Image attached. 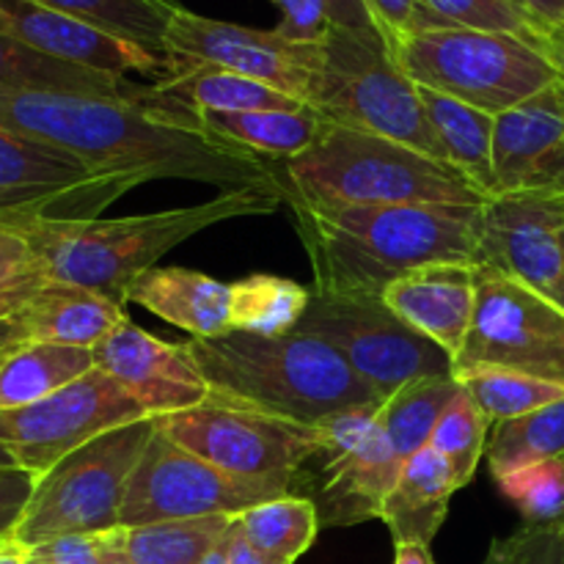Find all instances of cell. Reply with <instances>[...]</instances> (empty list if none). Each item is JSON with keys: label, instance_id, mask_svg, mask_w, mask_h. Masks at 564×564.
<instances>
[{"label": "cell", "instance_id": "cell-1", "mask_svg": "<svg viewBox=\"0 0 564 564\" xmlns=\"http://www.w3.org/2000/svg\"><path fill=\"white\" fill-rule=\"evenodd\" d=\"M0 127L58 147L108 174L138 182L187 180L224 191L281 185L270 160L209 135L196 121L132 97L72 91H0Z\"/></svg>", "mask_w": 564, "mask_h": 564}, {"label": "cell", "instance_id": "cell-2", "mask_svg": "<svg viewBox=\"0 0 564 564\" xmlns=\"http://www.w3.org/2000/svg\"><path fill=\"white\" fill-rule=\"evenodd\" d=\"M308 253L314 292L375 295L435 262L474 264V218L460 204H339L284 193Z\"/></svg>", "mask_w": 564, "mask_h": 564}, {"label": "cell", "instance_id": "cell-3", "mask_svg": "<svg viewBox=\"0 0 564 564\" xmlns=\"http://www.w3.org/2000/svg\"><path fill=\"white\" fill-rule=\"evenodd\" d=\"M284 204V191L246 187L224 191L209 202L163 209L132 218L39 220L17 226L33 251V262L47 281L86 290L127 303V286L143 270L191 240L198 231L231 218L270 215Z\"/></svg>", "mask_w": 564, "mask_h": 564}, {"label": "cell", "instance_id": "cell-4", "mask_svg": "<svg viewBox=\"0 0 564 564\" xmlns=\"http://www.w3.org/2000/svg\"><path fill=\"white\" fill-rule=\"evenodd\" d=\"M182 350L207 380L209 402L220 405L319 427L352 408L383 402L328 341L301 330L284 336L229 330L182 341Z\"/></svg>", "mask_w": 564, "mask_h": 564}, {"label": "cell", "instance_id": "cell-5", "mask_svg": "<svg viewBox=\"0 0 564 564\" xmlns=\"http://www.w3.org/2000/svg\"><path fill=\"white\" fill-rule=\"evenodd\" d=\"M284 193L339 204H460L482 207L485 193L444 160L383 135L325 121L317 141L281 169Z\"/></svg>", "mask_w": 564, "mask_h": 564}, {"label": "cell", "instance_id": "cell-6", "mask_svg": "<svg viewBox=\"0 0 564 564\" xmlns=\"http://www.w3.org/2000/svg\"><path fill=\"white\" fill-rule=\"evenodd\" d=\"M397 64L416 86L499 116L562 80L545 44L505 31L433 28L400 44Z\"/></svg>", "mask_w": 564, "mask_h": 564}, {"label": "cell", "instance_id": "cell-7", "mask_svg": "<svg viewBox=\"0 0 564 564\" xmlns=\"http://www.w3.org/2000/svg\"><path fill=\"white\" fill-rule=\"evenodd\" d=\"M308 108L317 110L328 124L391 138L444 160L430 130L419 86L402 72L378 31L330 28Z\"/></svg>", "mask_w": 564, "mask_h": 564}, {"label": "cell", "instance_id": "cell-8", "mask_svg": "<svg viewBox=\"0 0 564 564\" xmlns=\"http://www.w3.org/2000/svg\"><path fill=\"white\" fill-rule=\"evenodd\" d=\"M158 424L160 416L121 424L55 463L36 479L11 540L31 551L69 534H105L119 527L130 474Z\"/></svg>", "mask_w": 564, "mask_h": 564}, {"label": "cell", "instance_id": "cell-9", "mask_svg": "<svg viewBox=\"0 0 564 564\" xmlns=\"http://www.w3.org/2000/svg\"><path fill=\"white\" fill-rule=\"evenodd\" d=\"M380 405L352 408L319 424L317 449L297 474L292 496L312 499L323 527H356L380 518L400 479L405 460L380 424Z\"/></svg>", "mask_w": 564, "mask_h": 564}, {"label": "cell", "instance_id": "cell-10", "mask_svg": "<svg viewBox=\"0 0 564 564\" xmlns=\"http://www.w3.org/2000/svg\"><path fill=\"white\" fill-rule=\"evenodd\" d=\"M295 330L328 341L380 400H389L413 380L455 375V361L402 323L383 297L312 290V303Z\"/></svg>", "mask_w": 564, "mask_h": 564}, {"label": "cell", "instance_id": "cell-11", "mask_svg": "<svg viewBox=\"0 0 564 564\" xmlns=\"http://www.w3.org/2000/svg\"><path fill=\"white\" fill-rule=\"evenodd\" d=\"M160 430L220 471L275 485L290 496L319 441V427L220 402L160 416Z\"/></svg>", "mask_w": 564, "mask_h": 564}, {"label": "cell", "instance_id": "cell-12", "mask_svg": "<svg viewBox=\"0 0 564 564\" xmlns=\"http://www.w3.org/2000/svg\"><path fill=\"white\" fill-rule=\"evenodd\" d=\"M471 369H510L564 389V312L505 273L477 268V306L455 375Z\"/></svg>", "mask_w": 564, "mask_h": 564}, {"label": "cell", "instance_id": "cell-13", "mask_svg": "<svg viewBox=\"0 0 564 564\" xmlns=\"http://www.w3.org/2000/svg\"><path fill=\"white\" fill-rule=\"evenodd\" d=\"M132 187L138 182L0 127V226L99 218Z\"/></svg>", "mask_w": 564, "mask_h": 564}, {"label": "cell", "instance_id": "cell-14", "mask_svg": "<svg viewBox=\"0 0 564 564\" xmlns=\"http://www.w3.org/2000/svg\"><path fill=\"white\" fill-rule=\"evenodd\" d=\"M290 496L275 485L248 482L220 471L174 444L160 430L143 449L127 482L119 527H149L160 521H185L202 516H242L251 507Z\"/></svg>", "mask_w": 564, "mask_h": 564}, {"label": "cell", "instance_id": "cell-15", "mask_svg": "<svg viewBox=\"0 0 564 564\" xmlns=\"http://www.w3.org/2000/svg\"><path fill=\"white\" fill-rule=\"evenodd\" d=\"M138 419H147V411L110 375L91 369L33 405L0 411V446L17 466L42 477L97 435Z\"/></svg>", "mask_w": 564, "mask_h": 564}, {"label": "cell", "instance_id": "cell-16", "mask_svg": "<svg viewBox=\"0 0 564 564\" xmlns=\"http://www.w3.org/2000/svg\"><path fill=\"white\" fill-rule=\"evenodd\" d=\"M477 268L529 286L564 312V193H496L474 218Z\"/></svg>", "mask_w": 564, "mask_h": 564}, {"label": "cell", "instance_id": "cell-17", "mask_svg": "<svg viewBox=\"0 0 564 564\" xmlns=\"http://www.w3.org/2000/svg\"><path fill=\"white\" fill-rule=\"evenodd\" d=\"M169 66H218L251 80L268 83L308 105L314 77L323 61V44L286 42L279 31L209 20L187 9H176L165 31Z\"/></svg>", "mask_w": 564, "mask_h": 564}, {"label": "cell", "instance_id": "cell-18", "mask_svg": "<svg viewBox=\"0 0 564 564\" xmlns=\"http://www.w3.org/2000/svg\"><path fill=\"white\" fill-rule=\"evenodd\" d=\"M94 367L116 380L147 416L191 411L209 402V386L182 345H169L130 323L94 347Z\"/></svg>", "mask_w": 564, "mask_h": 564}, {"label": "cell", "instance_id": "cell-19", "mask_svg": "<svg viewBox=\"0 0 564 564\" xmlns=\"http://www.w3.org/2000/svg\"><path fill=\"white\" fill-rule=\"evenodd\" d=\"M494 185L496 193H564V77L496 116Z\"/></svg>", "mask_w": 564, "mask_h": 564}, {"label": "cell", "instance_id": "cell-20", "mask_svg": "<svg viewBox=\"0 0 564 564\" xmlns=\"http://www.w3.org/2000/svg\"><path fill=\"white\" fill-rule=\"evenodd\" d=\"M0 31L36 53L83 66V69L102 72V75L124 77L130 72H138V75L169 72V64L149 50L64 11L47 9L36 0H0Z\"/></svg>", "mask_w": 564, "mask_h": 564}, {"label": "cell", "instance_id": "cell-21", "mask_svg": "<svg viewBox=\"0 0 564 564\" xmlns=\"http://www.w3.org/2000/svg\"><path fill=\"white\" fill-rule=\"evenodd\" d=\"M383 301L402 323L441 347L455 361L468 339L477 306V268L435 262L391 281Z\"/></svg>", "mask_w": 564, "mask_h": 564}, {"label": "cell", "instance_id": "cell-22", "mask_svg": "<svg viewBox=\"0 0 564 564\" xmlns=\"http://www.w3.org/2000/svg\"><path fill=\"white\" fill-rule=\"evenodd\" d=\"M127 303L143 306L191 339L231 330V284L187 268H149L127 286Z\"/></svg>", "mask_w": 564, "mask_h": 564}, {"label": "cell", "instance_id": "cell-23", "mask_svg": "<svg viewBox=\"0 0 564 564\" xmlns=\"http://www.w3.org/2000/svg\"><path fill=\"white\" fill-rule=\"evenodd\" d=\"M127 319L124 303L75 284L47 281L14 317L22 345H66L94 350Z\"/></svg>", "mask_w": 564, "mask_h": 564}, {"label": "cell", "instance_id": "cell-24", "mask_svg": "<svg viewBox=\"0 0 564 564\" xmlns=\"http://www.w3.org/2000/svg\"><path fill=\"white\" fill-rule=\"evenodd\" d=\"M455 490L449 463L433 446H424L402 466L400 479L380 512V521L389 527L394 543L430 545L449 512V499Z\"/></svg>", "mask_w": 564, "mask_h": 564}, {"label": "cell", "instance_id": "cell-25", "mask_svg": "<svg viewBox=\"0 0 564 564\" xmlns=\"http://www.w3.org/2000/svg\"><path fill=\"white\" fill-rule=\"evenodd\" d=\"M430 130L452 169L471 180L485 196H494V121L496 116L455 97L419 86Z\"/></svg>", "mask_w": 564, "mask_h": 564}, {"label": "cell", "instance_id": "cell-26", "mask_svg": "<svg viewBox=\"0 0 564 564\" xmlns=\"http://www.w3.org/2000/svg\"><path fill=\"white\" fill-rule=\"evenodd\" d=\"M220 141L240 147L262 160H292L306 152L323 132L325 119L314 108L248 110V113L187 116Z\"/></svg>", "mask_w": 564, "mask_h": 564}, {"label": "cell", "instance_id": "cell-27", "mask_svg": "<svg viewBox=\"0 0 564 564\" xmlns=\"http://www.w3.org/2000/svg\"><path fill=\"white\" fill-rule=\"evenodd\" d=\"M94 367V352L83 347L25 341L0 358V411L33 405L80 380Z\"/></svg>", "mask_w": 564, "mask_h": 564}, {"label": "cell", "instance_id": "cell-28", "mask_svg": "<svg viewBox=\"0 0 564 564\" xmlns=\"http://www.w3.org/2000/svg\"><path fill=\"white\" fill-rule=\"evenodd\" d=\"M235 521V516H202L149 527H116L105 534L132 564H202Z\"/></svg>", "mask_w": 564, "mask_h": 564}, {"label": "cell", "instance_id": "cell-29", "mask_svg": "<svg viewBox=\"0 0 564 564\" xmlns=\"http://www.w3.org/2000/svg\"><path fill=\"white\" fill-rule=\"evenodd\" d=\"M0 91H72L97 94V97L138 94L135 88H127L124 77L55 61L3 31H0Z\"/></svg>", "mask_w": 564, "mask_h": 564}, {"label": "cell", "instance_id": "cell-30", "mask_svg": "<svg viewBox=\"0 0 564 564\" xmlns=\"http://www.w3.org/2000/svg\"><path fill=\"white\" fill-rule=\"evenodd\" d=\"M312 290L281 275L257 273L231 284V330L284 336L301 325Z\"/></svg>", "mask_w": 564, "mask_h": 564}, {"label": "cell", "instance_id": "cell-31", "mask_svg": "<svg viewBox=\"0 0 564 564\" xmlns=\"http://www.w3.org/2000/svg\"><path fill=\"white\" fill-rule=\"evenodd\" d=\"M319 527L317 507L303 496H281L237 516V529L246 543L268 560L284 564H292L312 549Z\"/></svg>", "mask_w": 564, "mask_h": 564}, {"label": "cell", "instance_id": "cell-32", "mask_svg": "<svg viewBox=\"0 0 564 564\" xmlns=\"http://www.w3.org/2000/svg\"><path fill=\"white\" fill-rule=\"evenodd\" d=\"M460 391L455 375H435V378L413 380L380 405V424L389 435L391 446L402 460L413 457L430 446L433 430L444 416L446 405Z\"/></svg>", "mask_w": 564, "mask_h": 564}, {"label": "cell", "instance_id": "cell-33", "mask_svg": "<svg viewBox=\"0 0 564 564\" xmlns=\"http://www.w3.org/2000/svg\"><path fill=\"white\" fill-rule=\"evenodd\" d=\"M36 3L127 39L169 64L165 31L174 11L180 9L176 0H36Z\"/></svg>", "mask_w": 564, "mask_h": 564}, {"label": "cell", "instance_id": "cell-34", "mask_svg": "<svg viewBox=\"0 0 564 564\" xmlns=\"http://www.w3.org/2000/svg\"><path fill=\"white\" fill-rule=\"evenodd\" d=\"M488 466L494 477L521 471L534 463L564 455V397L527 416L496 422L488 441Z\"/></svg>", "mask_w": 564, "mask_h": 564}, {"label": "cell", "instance_id": "cell-35", "mask_svg": "<svg viewBox=\"0 0 564 564\" xmlns=\"http://www.w3.org/2000/svg\"><path fill=\"white\" fill-rule=\"evenodd\" d=\"M455 378L494 424L527 416V413L564 397L562 386L532 378V375L510 372V369H471V372H460Z\"/></svg>", "mask_w": 564, "mask_h": 564}, {"label": "cell", "instance_id": "cell-36", "mask_svg": "<svg viewBox=\"0 0 564 564\" xmlns=\"http://www.w3.org/2000/svg\"><path fill=\"white\" fill-rule=\"evenodd\" d=\"M488 416L463 389L457 391L455 400L446 405L444 416L435 424L430 446L449 463L457 490L471 482L479 460L488 452Z\"/></svg>", "mask_w": 564, "mask_h": 564}, {"label": "cell", "instance_id": "cell-37", "mask_svg": "<svg viewBox=\"0 0 564 564\" xmlns=\"http://www.w3.org/2000/svg\"><path fill=\"white\" fill-rule=\"evenodd\" d=\"M496 482L532 527L564 523V455L505 474Z\"/></svg>", "mask_w": 564, "mask_h": 564}, {"label": "cell", "instance_id": "cell-38", "mask_svg": "<svg viewBox=\"0 0 564 564\" xmlns=\"http://www.w3.org/2000/svg\"><path fill=\"white\" fill-rule=\"evenodd\" d=\"M424 3L449 25L518 33V36L545 44V33L534 25L532 17L516 0H424Z\"/></svg>", "mask_w": 564, "mask_h": 564}, {"label": "cell", "instance_id": "cell-39", "mask_svg": "<svg viewBox=\"0 0 564 564\" xmlns=\"http://www.w3.org/2000/svg\"><path fill=\"white\" fill-rule=\"evenodd\" d=\"M364 6H367L375 31L380 33L391 55L416 33L433 31V28H452L424 0H364Z\"/></svg>", "mask_w": 564, "mask_h": 564}, {"label": "cell", "instance_id": "cell-40", "mask_svg": "<svg viewBox=\"0 0 564 564\" xmlns=\"http://www.w3.org/2000/svg\"><path fill=\"white\" fill-rule=\"evenodd\" d=\"M485 564H564V523H527L510 538L494 540Z\"/></svg>", "mask_w": 564, "mask_h": 564}, {"label": "cell", "instance_id": "cell-41", "mask_svg": "<svg viewBox=\"0 0 564 564\" xmlns=\"http://www.w3.org/2000/svg\"><path fill=\"white\" fill-rule=\"evenodd\" d=\"M281 11V25L275 31L295 44H323L328 39L334 20L325 0H273Z\"/></svg>", "mask_w": 564, "mask_h": 564}, {"label": "cell", "instance_id": "cell-42", "mask_svg": "<svg viewBox=\"0 0 564 564\" xmlns=\"http://www.w3.org/2000/svg\"><path fill=\"white\" fill-rule=\"evenodd\" d=\"M36 479L22 466H0V540H9L31 501Z\"/></svg>", "mask_w": 564, "mask_h": 564}, {"label": "cell", "instance_id": "cell-43", "mask_svg": "<svg viewBox=\"0 0 564 564\" xmlns=\"http://www.w3.org/2000/svg\"><path fill=\"white\" fill-rule=\"evenodd\" d=\"M33 560L44 564H102L99 534H69L31 549Z\"/></svg>", "mask_w": 564, "mask_h": 564}, {"label": "cell", "instance_id": "cell-44", "mask_svg": "<svg viewBox=\"0 0 564 564\" xmlns=\"http://www.w3.org/2000/svg\"><path fill=\"white\" fill-rule=\"evenodd\" d=\"M31 270H36V262H33V251L25 237L17 229L0 226V284L20 279Z\"/></svg>", "mask_w": 564, "mask_h": 564}, {"label": "cell", "instance_id": "cell-45", "mask_svg": "<svg viewBox=\"0 0 564 564\" xmlns=\"http://www.w3.org/2000/svg\"><path fill=\"white\" fill-rule=\"evenodd\" d=\"M44 284H47V279H44L39 268L20 275V279L3 281V284H0V323L17 317Z\"/></svg>", "mask_w": 564, "mask_h": 564}, {"label": "cell", "instance_id": "cell-46", "mask_svg": "<svg viewBox=\"0 0 564 564\" xmlns=\"http://www.w3.org/2000/svg\"><path fill=\"white\" fill-rule=\"evenodd\" d=\"M328 14L336 28H350V31H375V22L369 17L364 0H325Z\"/></svg>", "mask_w": 564, "mask_h": 564}, {"label": "cell", "instance_id": "cell-47", "mask_svg": "<svg viewBox=\"0 0 564 564\" xmlns=\"http://www.w3.org/2000/svg\"><path fill=\"white\" fill-rule=\"evenodd\" d=\"M534 25L545 33V39L564 25V0H516Z\"/></svg>", "mask_w": 564, "mask_h": 564}, {"label": "cell", "instance_id": "cell-48", "mask_svg": "<svg viewBox=\"0 0 564 564\" xmlns=\"http://www.w3.org/2000/svg\"><path fill=\"white\" fill-rule=\"evenodd\" d=\"M229 564H284V562H275L262 556L259 551H253L251 545L246 543V538L240 534L235 523V532H231V551H229Z\"/></svg>", "mask_w": 564, "mask_h": 564}, {"label": "cell", "instance_id": "cell-49", "mask_svg": "<svg viewBox=\"0 0 564 564\" xmlns=\"http://www.w3.org/2000/svg\"><path fill=\"white\" fill-rule=\"evenodd\" d=\"M394 564H435L430 545L424 543H394Z\"/></svg>", "mask_w": 564, "mask_h": 564}, {"label": "cell", "instance_id": "cell-50", "mask_svg": "<svg viewBox=\"0 0 564 564\" xmlns=\"http://www.w3.org/2000/svg\"><path fill=\"white\" fill-rule=\"evenodd\" d=\"M28 556H31V551L17 543V540L9 538L0 543V564H28Z\"/></svg>", "mask_w": 564, "mask_h": 564}, {"label": "cell", "instance_id": "cell-51", "mask_svg": "<svg viewBox=\"0 0 564 564\" xmlns=\"http://www.w3.org/2000/svg\"><path fill=\"white\" fill-rule=\"evenodd\" d=\"M17 345H22L20 325L14 323V317L3 319V323H0V356H6L9 350H14Z\"/></svg>", "mask_w": 564, "mask_h": 564}, {"label": "cell", "instance_id": "cell-52", "mask_svg": "<svg viewBox=\"0 0 564 564\" xmlns=\"http://www.w3.org/2000/svg\"><path fill=\"white\" fill-rule=\"evenodd\" d=\"M237 523V521H235ZM231 532H235V527L229 529V534H226L224 540H220L218 545H215L213 551H209L207 556H204L202 564H229V551H231Z\"/></svg>", "mask_w": 564, "mask_h": 564}, {"label": "cell", "instance_id": "cell-53", "mask_svg": "<svg viewBox=\"0 0 564 564\" xmlns=\"http://www.w3.org/2000/svg\"><path fill=\"white\" fill-rule=\"evenodd\" d=\"M99 554H102V564H132L113 543H110L108 534H99Z\"/></svg>", "mask_w": 564, "mask_h": 564}, {"label": "cell", "instance_id": "cell-54", "mask_svg": "<svg viewBox=\"0 0 564 564\" xmlns=\"http://www.w3.org/2000/svg\"><path fill=\"white\" fill-rule=\"evenodd\" d=\"M545 50H549V55L554 58V64L560 66L562 77H564V33L554 31L549 39H545Z\"/></svg>", "mask_w": 564, "mask_h": 564}, {"label": "cell", "instance_id": "cell-55", "mask_svg": "<svg viewBox=\"0 0 564 564\" xmlns=\"http://www.w3.org/2000/svg\"><path fill=\"white\" fill-rule=\"evenodd\" d=\"M0 466H17V460L11 457V452L3 449V446H0Z\"/></svg>", "mask_w": 564, "mask_h": 564}, {"label": "cell", "instance_id": "cell-56", "mask_svg": "<svg viewBox=\"0 0 564 564\" xmlns=\"http://www.w3.org/2000/svg\"><path fill=\"white\" fill-rule=\"evenodd\" d=\"M28 564H44V562H39V560H33V556H28Z\"/></svg>", "mask_w": 564, "mask_h": 564}, {"label": "cell", "instance_id": "cell-57", "mask_svg": "<svg viewBox=\"0 0 564 564\" xmlns=\"http://www.w3.org/2000/svg\"><path fill=\"white\" fill-rule=\"evenodd\" d=\"M560 33H564V25H562V28H560Z\"/></svg>", "mask_w": 564, "mask_h": 564}, {"label": "cell", "instance_id": "cell-58", "mask_svg": "<svg viewBox=\"0 0 564 564\" xmlns=\"http://www.w3.org/2000/svg\"><path fill=\"white\" fill-rule=\"evenodd\" d=\"M0 543H3V540H0Z\"/></svg>", "mask_w": 564, "mask_h": 564}, {"label": "cell", "instance_id": "cell-59", "mask_svg": "<svg viewBox=\"0 0 564 564\" xmlns=\"http://www.w3.org/2000/svg\"><path fill=\"white\" fill-rule=\"evenodd\" d=\"M0 358H3V356H0Z\"/></svg>", "mask_w": 564, "mask_h": 564}]
</instances>
